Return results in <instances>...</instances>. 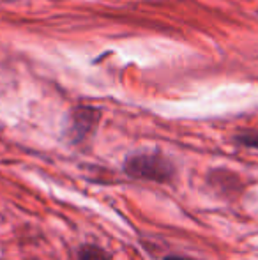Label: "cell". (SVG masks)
I'll return each instance as SVG.
<instances>
[{"mask_svg":"<svg viewBox=\"0 0 258 260\" xmlns=\"http://www.w3.org/2000/svg\"><path fill=\"white\" fill-rule=\"evenodd\" d=\"M126 174L134 179L154 182H168L175 177V167L161 152H138L124 161Z\"/></svg>","mask_w":258,"mask_h":260,"instance_id":"6da1fadb","label":"cell"},{"mask_svg":"<svg viewBox=\"0 0 258 260\" xmlns=\"http://www.w3.org/2000/svg\"><path fill=\"white\" fill-rule=\"evenodd\" d=\"M101 119V112L94 106H76L71 110L67 117V127L65 133L72 144H82L90 137L96 129Z\"/></svg>","mask_w":258,"mask_h":260,"instance_id":"7a4b0ae2","label":"cell"},{"mask_svg":"<svg viewBox=\"0 0 258 260\" xmlns=\"http://www.w3.org/2000/svg\"><path fill=\"white\" fill-rule=\"evenodd\" d=\"M78 260H110V253L96 244H83L78 251Z\"/></svg>","mask_w":258,"mask_h":260,"instance_id":"3957f363","label":"cell"},{"mask_svg":"<svg viewBox=\"0 0 258 260\" xmlns=\"http://www.w3.org/2000/svg\"><path fill=\"white\" fill-rule=\"evenodd\" d=\"M235 142L239 145H244V147L258 149V131H244V133L235 137Z\"/></svg>","mask_w":258,"mask_h":260,"instance_id":"277c9868","label":"cell"},{"mask_svg":"<svg viewBox=\"0 0 258 260\" xmlns=\"http://www.w3.org/2000/svg\"><path fill=\"white\" fill-rule=\"evenodd\" d=\"M165 260H195V258H186V257H175V255H172V257H166Z\"/></svg>","mask_w":258,"mask_h":260,"instance_id":"5b68a950","label":"cell"}]
</instances>
